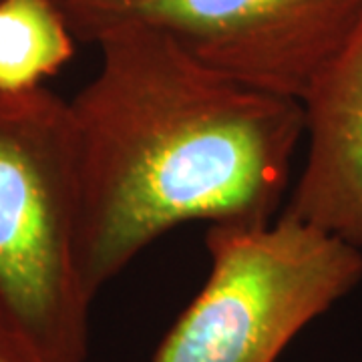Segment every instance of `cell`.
Returning <instances> with one entry per match:
<instances>
[{
  "mask_svg": "<svg viewBox=\"0 0 362 362\" xmlns=\"http://www.w3.org/2000/svg\"><path fill=\"white\" fill-rule=\"evenodd\" d=\"M0 362H42L18 330L0 312Z\"/></svg>",
  "mask_w": 362,
  "mask_h": 362,
  "instance_id": "cell-8",
  "label": "cell"
},
{
  "mask_svg": "<svg viewBox=\"0 0 362 362\" xmlns=\"http://www.w3.org/2000/svg\"><path fill=\"white\" fill-rule=\"evenodd\" d=\"M75 35L57 0H0V90H30L73 59Z\"/></svg>",
  "mask_w": 362,
  "mask_h": 362,
  "instance_id": "cell-6",
  "label": "cell"
},
{
  "mask_svg": "<svg viewBox=\"0 0 362 362\" xmlns=\"http://www.w3.org/2000/svg\"><path fill=\"white\" fill-rule=\"evenodd\" d=\"M209 276L151 362H276L358 286L362 252L304 221L209 226Z\"/></svg>",
  "mask_w": 362,
  "mask_h": 362,
  "instance_id": "cell-3",
  "label": "cell"
},
{
  "mask_svg": "<svg viewBox=\"0 0 362 362\" xmlns=\"http://www.w3.org/2000/svg\"><path fill=\"white\" fill-rule=\"evenodd\" d=\"M99 73L69 101L77 268L90 302L185 221H274L304 137L296 101L250 89L137 18L93 39Z\"/></svg>",
  "mask_w": 362,
  "mask_h": 362,
  "instance_id": "cell-1",
  "label": "cell"
},
{
  "mask_svg": "<svg viewBox=\"0 0 362 362\" xmlns=\"http://www.w3.org/2000/svg\"><path fill=\"white\" fill-rule=\"evenodd\" d=\"M75 129L45 87L0 90V312L42 362H85Z\"/></svg>",
  "mask_w": 362,
  "mask_h": 362,
  "instance_id": "cell-2",
  "label": "cell"
},
{
  "mask_svg": "<svg viewBox=\"0 0 362 362\" xmlns=\"http://www.w3.org/2000/svg\"><path fill=\"white\" fill-rule=\"evenodd\" d=\"M125 18L223 77L300 103L361 25L362 0H139Z\"/></svg>",
  "mask_w": 362,
  "mask_h": 362,
  "instance_id": "cell-4",
  "label": "cell"
},
{
  "mask_svg": "<svg viewBox=\"0 0 362 362\" xmlns=\"http://www.w3.org/2000/svg\"><path fill=\"white\" fill-rule=\"evenodd\" d=\"M300 107L306 159L282 214L362 252V21Z\"/></svg>",
  "mask_w": 362,
  "mask_h": 362,
  "instance_id": "cell-5",
  "label": "cell"
},
{
  "mask_svg": "<svg viewBox=\"0 0 362 362\" xmlns=\"http://www.w3.org/2000/svg\"><path fill=\"white\" fill-rule=\"evenodd\" d=\"M75 39L93 42L105 26L125 18L139 0H57Z\"/></svg>",
  "mask_w": 362,
  "mask_h": 362,
  "instance_id": "cell-7",
  "label": "cell"
}]
</instances>
